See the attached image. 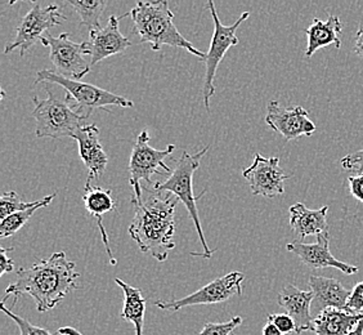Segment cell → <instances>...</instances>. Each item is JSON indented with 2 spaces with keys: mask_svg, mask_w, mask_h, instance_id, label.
Listing matches in <instances>:
<instances>
[{
  "mask_svg": "<svg viewBox=\"0 0 363 335\" xmlns=\"http://www.w3.org/2000/svg\"><path fill=\"white\" fill-rule=\"evenodd\" d=\"M178 199L172 194L142 187V197L134 199V216L129 235L142 253H148L159 262L168 259L175 248V208Z\"/></svg>",
  "mask_w": 363,
  "mask_h": 335,
  "instance_id": "obj_1",
  "label": "cell"
},
{
  "mask_svg": "<svg viewBox=\"0 0 363 335\" xmlns=\"http://www.w3.org/2000/svg\"><path fill=\"white\" fill-rule=\"evenodd\" d=\"M16 275V281L8 285L3 302L9 295H13L14 303L20 295H30L35 300L39 312L58 306L67 294L77 290V280L80 278V273L75 271V263L63 251H57L30 268H18Z\"/></svg>",
  "mask_w": 363,
  "mask_h": 335,
  "instance_id": "obj_2",
  "label": "cell"
},
{
  "mask_svg": "<svg viewBox=\"0 0 363 335\" xmlns=\"http://www.w3.org/2000/svg\"><path fill=\"white\" fill-rule=\"evenodd\" d=\"M134 33L140 36V43H150L155 52L164 45L186 49L189 53L203 60L206 55L196 49L182 35L174 23V13L170 11L167 0L140 1L130 11Z\"/></svg>",
  "mask_w": 363,
  "mask_h": 335,
  "instance_id": "obj_3",
  "label": "cell"
},
{
  "mask_svg": "<svg viewBox=\"0 0 363 335\" xmlns=\"http://www.w3.org/2000/svg\"><path fill=\"white\" fill-rule=\"evenodd\" d=\"M209 146L203 147V150H200L196 154H189V153H183L181 158L175 161V167L172 172V175L165 182H156L152 190L157 192H169L172 195H174L179 202L184 204L186 209L189 210V216L192 218L194 224H195L196 231L199 234L200 243L203 245V253H191V256L194 257H203V258L210 259L214 254V251H211L209 245L205 240L203 236V231L201 229V222H200V216H199V210L196 207V200L200 199L203 194L196 197L194 195V175L196 170L200 168L201 159L209 151Z\"/></svg>",
  "mask_w": 363,
  "mask_h": 335,
  "instance_id": "obj_4",
  "label": "cell"
},
{
  "mask_svg": "<svg viewBox=\"0 0 363 335\" xmlns=\"http://www.w3.org/2000/svg\"><path fill=\"white\" fill-rule=\"evenodd\" d=\"M57 84L66 91V99H69L75 107L77 114L85 120L91 116V112L97 109H104L111 114L106 106H120V107H133L134 104L128 98L106 91L93 84L82 83L71 80L60 75L55 70H42L36 72L35 83Z\"/></svg>",
  "mask_w": 363,
  "mask_h": 335,
  "instance_id": "obj_5",
  "label": "cell"
},
{
  "mask_svg": "<svg viewBox=\"0 0 363 335\" xmlns=\"http://www.w3.org/2000/svg\"><path fill=\"white\" fill-rule=\"evenodd\" d=\"M48 97L39 99L33 97L35 109L33 118L36 120L35 134L38 138H63L74 137L77 131L84 126L85 119L74 110V105L66 97H55L48 88H45Z\"/></svg>",
  "mask_w": 363,
  "mask_h": 335,
  "instance_id": "obj_6",
  "label": "cell"
},
{
  "mask_svg": "<svg viewBox=\"0 0 363 335\" xmlns=\"http://www.w3.org/2000/svg\"><path fill=\"white\" fill-rule=\"evenodd\" d=\"M206 8H209L210 13L213 17V22H214V34L211 38V43H210L209 52L206 53L205 57V65H206V72H205V82H203V105L206 107V110H210V98L214 96L216 93V75H217L218 67L222 62L223 57L225 56L227 50L238 45V38L236 35V31L240 28V25L247 20L250 17V12H244L238 18V21L235 22L230 26H225L223 25L219 16L217 13V9L214 3L209 0L206 3Z\"/></svg>",
  "mask_w": 363,
  "mask_h": 335,
  "instance_id": "obj_7",
  "label": "cell"
},
{
  "mask_svg": "<svg viewBox=\"0 0 363 335\" xmlns=\"http://www.w3.org/2000/svg\"><path fill=\"white\" fill-rule=\"evenodd\" d=\"M175 150V145H169L165 150H156L154 147L150 146V134L147 129H143L138 134L137 141L134 143L133 151L130 155L129 160V183L133 189L134 199L142 197V186L140 182L145 181L154 186V182L151 181V175H162L159 168H162L165 172L172 175V169L165 165L164 160L169 155L173 154Z\"/></svg>",
  "mask_w": 363,
  "mask_h": 335,
  "instance_id": "obj_8",
  "label": "cell"
},
{
  "mask_svg": "<svg viewBox=\"0 0 363 335\" xmlns=\"http://www.w3.org/2000/svg\"><path fill=\"white\" fill-rule=\"evenodd\" d=\"M40 42L50 50L49 58L60 75L80 82L89 74L91 65L85 60V56H91L89 42H72L69 33H62L60 36L48 34Z\"/></svg>",
  "mask_w": 363,
  "mask_h": 335,
  "instance_id": "obj_9",
  "label": "cell"
},
{
  "mask_svg": "<svg viewBox=\"0 0 363 335\" xmlns=\"http://www.w3.org/2000/svg\"><path fill=\"white\" fill-rule=\"evenodd\" d=\"M245 275L242 273H227L222 278L213 280L208 285L199 289L195 293L189 294L181 300H156L154 304L164 311L177 312L182 308L200 304H218L230 300L235 295L242 294V282Z\"/></svg>",
  "mask_w": 363,
  "mask_h": 335,
  "instance_id": "obj_10",
  "label": "cell"
},
{
  "mask_svg": "<svg viewBox=\"0 0 363 335\" xmlns=\"http://www.w3.org/2000/svg\"><path fill=\"white\" fill-rule=\"evenodd\" d=\"M61 20H66V17L60 12L58 6L50 4L48 7H42L39 3H35L22 18L16 30L13 42L8 44L4 53L8 55L14 49H20V55L25 56V53L35 45L36 42H40L43 33L58 26Z\"/></svg>",
  "mask_w": 363,
  "mask_h": 335,
  "instance_id": "obj_11",
  "label": "cell"
},
{
  "mask_svg": "<svg viewBox=\"0 0 363 335\" xmlns=\"http://www.w3.org/2000/svg\"><path fill=\"white\" fill-rule=\"evenodd\" d=\"M242 175L252 195L264 197L284 195L285 181L291 177L279 167V158H264L262 154H255L252 165L245 169Z\"/></svg>",
  "mask_w": 363,
  "mask_h": 335,
  "instance_id": "obj_12",
  "label": "cell"
},
{
  "mask_svg": "<svg viewBox=\"0 0 363 335\" xmlns=\"http://www.w3.org/2000/svg\"><path fill=\"white\" fill-rule=\"evenodd\" d=\"M308 114L301 106L282 107L277 101H271L267 106L266 123L289 142L315 132V124L308 118Z\"/></svg>",
  "mask_w": 363,
  "mask_h": 335,
  "instance_id": "obj_13",
  "label": "cell"
},
{
  "mask_svg": "<svg viewBox=\"0 0 363 335\" xmlns=\"http://www.w3.org/2000/svg\"><path fill=\"white\" fill-rule=\"evenodd\" d=\"M330 232H323L317 236V243L306 244L301 241H294L286 245V249L301 258L304 265L312 270L336 268L345 275L358 273L357 265H348L336 259L330 251Z\"/></svg>",
  "mask_w": 363,
  "mask_h": 335,
  "instance_id": "obj_14",
  "label": "cell"
},
{
  "mask_svg": "<svg viewBox=\"0 0 363 335\" xmlns=\"http://www.w3.org/2000/svg\"><path fill=\"white\" fill-rule=\"evenodd\" d=\"M77 141L80 159L88 168V180L98 181L105 173L108 158L99 142V129L96 124L82 126L72 137Z\"/></svg>",
  "mask_w": 363,
  "mask_h": 335,
  "instance_id": "obj_15",
  "label": "cell"
},
{
  "mask_svg": "<svg viewBox=\"0 0 363 335\" xmlns=\"http://www.w3.org/2000/svg\"><path fill=\"white\" fill-rule=\"evenodd\" d=\"M121 17L110 16L105 28L91 33V39L88 40L91 47V65H97L108 57L124 53L132 45V42L120 33L119 20Z\"/></svg>",
  "mask_w": 363,
  "mask_h": 335,
  "instance_id": "obj_16",
  "label": "cell"
},
{
  "mask_svg": "<svg viewBox=\"0 0 363 335\" xmlns=\"http://www.w3.org/2000/svg\"><path fill=\"white\" fill-rule=\"evenodd\" d=\"M315 294L312 290H301L289 284L281 290L277 297L279 307L284 308L289 316L293 317L296 325V334L313 329L315 317L311 314Z\"/></svg>",
  "mask_w": 363,
  "mask_h": 335,
  "instance_id": "obj_17",
  "label": "cell"
},
{
  "mask_svg": "<svg viewBox=\"0 0 363 335\" xmlns=\"http://www.w3.org/2000/svg\"><path fill=\"white\" fill-rule=\"evenodd\" d=\"M309 287L315 294L312 302V312L315 316L330 307L347 311V302L350 300V290L344 287L340 281L313 275L309 278Z\"/></svg>",
  "mask_w": 363,
  "mask_h": 335,
  "instance_id": "obj_18",
  "label": "cell"
},
{
  "mask_svg": "<svg viewBox=\"0 0 363 335\" xmlns=\"http://www.w3.org/2000/svg\"><path fill=\"white\" fill-rule=\"evenodd\" d=\"M328 205L320 209H308L303 203L294 204L289 209L290 214V227L299 240L311 236L321 235L328 232Z\"/></svg>",
  "mask_w": 363,
  "mask_h": 335,
  "instance_id": "obj_19",
  "label": "cell"
},
{
  "mask_svg": "<svg viewBox=\"0 0 363 335\" xmlns=\"http://www.w3.org/2000/svg\"><path fill=\"white\" fill-rule=\"evenodd\" d=\"M83 203H84L85 209L88 210V213L91 216L97 218L98 227H99L101 235H102V241L105 244L106 251L110 257V262H111V265H116V260L113 259L110 243H108V236H107L105 227L102 224V219H104L106 213L116 210V203H115V199L112 196L111 190L91 186V180H86L84 195H83Z\"/></svg>",
  "mask_w": 363,
  "mask_h": 335,
  "instance_id": "obj_20",
  "label": "cell"
},
{
  "mask_svg": "<svg viewBox=\"0 0 363 335\" xmlns=\"http://www.w3.org/2000/svg\"><path fill=\"white\" fill-rule=\"evenodd\" d=\"M342 28L344 25L342 20L334 14H330L325 21L315 18L311 26L306 30L308 38L306 57L311 58L318 49L328 45H334L336 49L342 48L340 33Z\"/></svg>",
  "mask_w": 363,
  "mask_h": 335,
  "instance_id": "obj_21",
  "label": "cell"
},
{
  "mask_svg": "<svg viewBox=\"0 0 363 335\" xmlns=\"http://www.w3.org/2000/svg\"><path fill=\"white\" fill-rule=\"evenodd\" d=\"M361 320H363V314H352L339 308H326L315 316L312 330L315 335H350Z\"/></svg>",
  "mask_w": 363,
  "mask_h": 335,
  "instance_id": "obj_22",
  "label": "cell"
},
{
  "mask_svg": "<svg viewBox=\"0 0 363 335\" xmlns=\"http://www.w3.org/2000/svg\"><path fill=\"white\" fill-rule=\"evenodd\" d=\"M115 282L121 287L124 293V304L120 317L124 322H132L135 329V335H143V324L146 314V300L142 295L140 287H134L124 282L119 278Z\"/></svg>",
  "mask_w": 363,
  "mask_h": 335,
  "instance_id": "obj_23",
  "label": "cell"
},
{
  "mask_svg": "<svg viewBox=\"0 0 363 335\" xmlns=\"http://www.w3.org/2000/svg\"><path fill=\"white\" fill-rule=\"evenodd\" d=\"M67 4L75 9L80 17V25L89 30V33H96L101 30L99 20L105 12L107 1L106 0H69Z\"/></svg>",
  "mask_w": 363,
  "mask_h": 335,
  "instance_id": "obj_24",
  "label": "cell"
},
{
  "mask_svg": "<svg viewBox=\"0 0 363 335\" xmlns=\"http://www.w3.org/2000/svg\"><path fill=\"white\" fill-rule=\"evenodd\" d=\"M55 197H56V194L45 196L44 199L39 200V203L36 204L35 207H33L30 209L22 210V212H18V213H14L12 216H7L6 219H3L1 224H0V238H7L9 236L16 235L25 224H28V219L34 216L36 210L48 207L49 204L53 202Z\"/></svg>",
  "mask_w": 363,
  "mask_h": 335,
  "instance_id": "obj_25",
  "label": "cell"
},
{
  "mask_svg": "<svg viewBox=\"0 0 363 335\" xmlns=\"http://www.w3.org/2000/svg\"><path fill=\"white\" fill-rule=\"evenodd\" d=\"M38 202H33V203H25L20 199V196L14 191H9V192H4L1 197H0V218L1 221L6 219L7 216H12L14 213H18L22 210L30 209L33 207H35Z\"/></svg>",
  "mask_w": 363,
  "mask_h": 335,
  "instance_id": "obj_26",
  "label": "cell"
},
{
  "mask_svg": "<svg viewBox=\"0 0 363 335\" xmlns=\"http://www.w3.org/2000/svg\"><path fill=\"white\" fill-rule=\"evenodd\" d=\"M242 317L235 316L225 322H208L199 335H235V330L241 326Z\"/></svg>",
  "mask_w": 363,
  "mask_h": 335,
  "instance_id": "obj_27",
  "label": "cell"
},
{
  "mask_svg": "<svg viewBox=\"0 0 363 335\" xmlns=\"http://www.w3.org/2000/svg\"><path fill=\"white\" fill-rule=\"evenodd\" d=\"M0 307H1V311L7 314L11 320H13L14 324L18 326L20 335H53L50 334L47 329L36 326L34 324H31L28 320H26V319H23L21 316L12 312V309L6 307V302H1Z\"/></svg>",
  "mask_w": 363,
  "mask_h": 335,
  "instance_id": "obj_28",
  "label": "cell"
},
{
  "mask_svg": "<svg viewBox=\"0 0 363 335\" xmlns=\"http://www.w3.org/2000/svg\"><path fill=\"white\" fill-rule=\"evenodd\" d=\"M342 169L352 172L353 175H362L363 173V148L356 153L345 155L340 160Z\"/></svg>",
  "mask_w": 363,
  "mask_h": 335,
  "instance_id": "obj_29",
  "label": "cell"
},
{
  "mask_svg": "<svg viewBox=\"0 0 363 335\" xmlns=\"http://www.w3.org/2000/svg\"><path fill=\"white\" fill-rule=\"evenodd\" d=\"M268 322L274 324L282 334L296 333V325L291 316L287 314H272L268 316Z\"/></svg>",
  "mask_w": 363,
  "mask_h": 335,
  "instance_id": "obj_30",
  "label": "cell"
},
{
  "mask_svg": "<svg viewBox=\"0 0 363 335\" xmlns=\"http://www.w3.org/2000/svg\"><path fill=\"white\" fill-rule=\"evenodd\" d=\"M347 311L352 314H363V281L357 284L350 292V300L347 302Z\"/></svg>",
  "mask_w": 363,
  "mask_h": 335,
  "instance_id": "obj_31",
  "label": "cell"
},
{
  "mask_svg": "<svg viewBox=\"0 0 363 335\" xmlns=\"http://www.w3.org/2000/svg\"><path fill=\"white\" fill-rule=\"evenodd\" d=\"M350 195L363 203V173L362 175H352L348 177Z\"/></svg>",
  "mask_w": 363,
  "mask_h": 335,
  "instance_id": "obj_32",
  "label": "cell"
},
{
  "mask_svg": "<svg viewBox=\"0 0 363 335\" xmlns=\"http://www.w3.org/2000/svg\"><path fill=\"white\" fill-rule=\"evenodd\" d=\"M13 251V248L11 249H6V248H0V253H1V263H0V275L3 276L4 273H12L14 268L13 259L8 257V253Z\"/></svg>",
  "mask_w": 363,
  "mask_h": 335,
  "instance_id": "obj_33",
  "label": "cell"
},
{
  "mask_svg": "<svg viewBox=\"0 0 363 335\" xmlns=\"http://www.w3.org/2000/svg\"><path fill=\"white\" fill-rule=\"evenodd\" d=\"M353 53L363 60V25H361L359 28L357 30L356 43H354Z\"/></svg>",
  "mask_w": 363,
  "mask_h": 335,
  "instance_id": "obj_34",
  "label": "cell"
},
{
  "mask_svg": "<svg viewBox=\"0 0 363 335\" xmlns=\"http://www.w3.org/2000/svg\"><path fill=\"white\" fill-rule=\"evenodd\" d=\"M262 334L263 335H284L281 331H279V329L272 324V322H267L266 325H264V328L262 330Z\"/></svg>",
  "mask_w": 363,
  "mask_h": 335,
  "instance_id": "obj_35",
  "label": "cell"
},
{
  "mask_svg": "<svg viewBox=\"0 0 363 335\" xmlns=\"http://www.w3.org/2000/svg\"><path fill=\"white\" fill-rule=\"evenodd\" d=\"M57 334L58 335H84L82 334L77 329L72 328V326H63L57 330Z\"/></svg>",
  "mask_w": 363,
  "mask_h": 335,
  "instance_id": "obj_36",
  "label": "cell"
},
{
  "mask_svg": "<svg viewBox=\"0 0 363 335\" xmlns=\"http://www.w3.org/2000/svg\"><path fill=\"white\" fill-rule=\"evenodd\" d=\"M350 335H363V320L359 322L353 331H350Z\"/></svg>",
  "mask_w": 363,
  "mask_h": 335,
  "instance_id": "obj_37",
  "label": "cell"
}]
</instances>
